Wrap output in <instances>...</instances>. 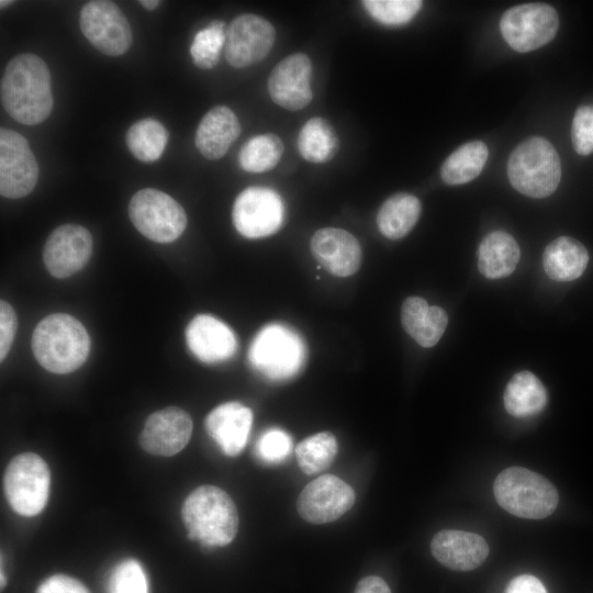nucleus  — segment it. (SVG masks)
<instances>
[{
  "label": "nucleus",
  "instance_id": "bb28decb",
  "mask_svg": "<svg viewBox=\"0 0 593 593\" xmlns=\"http://www.w3.org/2000/svg\"><path fill=\"white\" fill-rule=\"evenodd\" d=\"M504 407L515 417L540 413L547 403V392L541 381L530 371L515 373L506 384Z\"/></svg>",
  "mask_w": 593,
  "mask_h": 593
},
{
  "label": "nucleus",
  "instance_id": "a878e982",
  "mask_svg": "<svg viewBox=\"0 0 593 593\" xmlns=\"http://www.w3.org/2000/svg\"><path fill=\"white\" fill-rule=\"evenodd\" d=\"M421 212L418 198L405 192L395 193L380 206L377 214L378 228L387 238L400 239L412 231Z\"/></svg>",
  "mask_w": 593,
  "mask_h": 593
},
{
  "label": "nucleus",
  "instance_id": "9b49d317",
  "mask_svg": "<svg viewBox=\"0 0 593 593\" xmlns=\"http://www.w3.org/2000/svg\"><path fill=\"white\" fill-rule=\"evenodd\" d=\"M79 24L82 34L101 53L120 56L131 46V25L112 1L96 0L86 3L80 11Z\"/></svg>",
  "mask_w": 593,
  "mask_h": 593
},
{
  "label": "nucleus",
  "instance_id": "6e6552de",
  "mask_svg": "<svg viewBox=\"0 0 593 593\" xmlns=\"http://www.w3.org/2000/svg\"><path fill=\"white\" fill-rule=\"evenodd\" d=\"M128 216L141 234L156 243L174 242L187 226L183 208L167 193L153 188L142 189L132 197Z\"/></svg>",
  "mask_w": 593,
  "mask_h": 593
},
{
  "label": "nucleus",
  "instance_id": "c9c22d12",
  "mask_svg": "<svg viewBox=\"0 0 593 593\" xmlns=\"http://www.w3.org/2000/svg\"><path fill=\"white\" fill-rule=\"evenodd\" d=\"M292 449L290 435L278 427L266 429L256 443V454L266 463H279L288 458Z\"/></svg>",
  "mask_w": 593,
  "mask_h": 593
},
{
  "label": "nucleus",
  "instance_id": "b1692460",
  "mask_svg": "<svg viewBox=\"0 0 593 593\" xmlns=\"http://www.w3.org/2000/svg\"><path fill=\"white\" fill-rule=\"evenodd\" d=\"M589 262L585 247L577 239L560 236L549 243L542 254V265L549 278L572 281L579 278Z\"/></svg>",
  "mask_w": 593,
  "mask_h": 593
},
{
  "label": "nucleus",
  "instance_id": "cd10ccee",
  "mask_svg": "<svg viewBox=\"0 0 593 593\" xmlns=\"http://www.w3.org/2000/svg\"><path fill=\"white\" fill-rule=\"evenodd\" d=\"M296 147L300 155L313 164H325L339 149V138L333 125L324 118H311L301 127Z\"/></svg>",
  "mask_w": 593,
  "mask_h": 593
},
{
  "label": "nucleus",
  "instance_id": "7ed1b4c3",
  "mask_svg": "<svg viewBox=\"0 0 593 593\" xmlns=\"http://www.w3.org/2000/svg\"><path fill=\"white\" fill-rule=\"evenodd\" d=\"M32 350L38 363L53 373H69L87 360L90 337L74 316L51 314L35 327Z\"/></svg>",
  "mask_w": 593,
  "mask_h": 593
},
{
  "label": "nucleus",
  "instance_id": "f3484780",
  "mask_svg": "<svg viewBox=\"0 0 593 593\" xmlns=\"http://www.w3.org/2000/svg\"><path fill=\"white\" fill-rule=\"evenodd\" d=\"M192 419L182 409L169 406L150 414L139 435L142 448L157 456H174L189 443Z\"/></svg>",
  "mask_w": 593,
  "mask_h": 593
},
{
  "label": "nucleus",
  "instance_id": "f03ea898",
  "mask_svg": "<svg viewBox=\"0 0 593 593\" xmlns=\"http://www.w3.org/2000/svg\"><path fill=\"white\" fill-rule=\"evenodd\" d=\"M181 516L189 538L206 547L227 546L238 530L234 501L215 485L194 489L183 502Z\"/></svg>",
  "mask_w": 593,
  "mask_h": 593
},
{
  "label": "nucleus",
  "instance_id": "1a4fd4ad",
  "mask_svg": "<svg viewBox=\"0 0 593 593\" xmlns=\"http://www.w3.org/2000/svg\"><path fill=\"white\" fill-rule=\"evenodd\" d=\"M557 11L546 3L512 7L500 20L501 34L516 52L526 53L549 43L557 34Z\"/></svg>",
  "mask_w": 593,
  "mask_h": 593
},
{
  "label": "nucleus",
  "instance_id": "dca6fc26",
  "mask_svg": "<svg viewBox=\"0 0 593 593\" xmlns=\"http://www.w3.org/2000/svg\"><path fill=\"white\" fill-rule=\"evenodd\" d=\"M312 63L307 55L294 53L280 60L268 78V92L279 107L298 111L310 104Z\"/></svg>",
  "mask_w": 593,
  "mask_h": 593
},
{
  "label": "nucleus",
  "instance_id": "4468645a",
  "mask_svg": "<svg viewBox=\"0 0 593 593\" xmlns=\"http://www.w3.org/2000/svg\"><path fill=\"white\" fill-rule=\"evenodd\" d=\"M356 500L353 488L334 474L311 481L296 500V511L306 522L326 524L338 519Z\"/></svg>",
  "mask_w": 593,
  "mask_h": 593
},
{
  "label": "nucleus",
  "instance_id": "39448f33",
  "mask_svg": "<svg viewBox=\"0 0 593 593\" xmlns=\"http://www.w3.org/2000/svg\"><path fill=\"white\" fill-rule=\"evenodd\" d=\"M306 355V346L300 334L281 323L264 326L248 350L253 368L272 381H284L296 376L305 365Z\"/></svg>",
  "mask_w": 593,
  "mask_h": 593
},
{
  "label": "nucleus",
  "instance_id": "4c0bfd02",
  "mask_svg": "<svg viewBox=\"0 0 593 593\" xmlns=\"http://www.w3.org/2000/svg\"><path fill=\"white\" fill-rule=\"evenodd\" d=\"M18 320L12 306L4 300L0 302V360L2 361L12 345Z\"/></svg>",
  "mask_w": 593,
  "mask_h": 593
},
{
  "label": "nucleus",
  "instance_id": "f8f14e48",
  "mask_svg": "<svg viewBox=\"0 0 593 593\" xmlns=\"http://www.w3.org/2000/svg\"><path fill=\"white\" fill-rule=\"evenodd\" d=\"M38 179V165L24 136L0 130V193L18 199L27 195Z\"/></svg>",
  "mask_w": 593,
  "mask_h": 593
},
{
  "label": "nucleus",
  "instance_id": "423d86ee",
  "mask_svg": "<svg viewBox=\"0 0 593 593\" xmlns=\"http://www.w3.org/2000/svg\"><path fill=\"white\" fill-rule=\"evenodd\" d=\"M511 184L530 198H546L557 189L561 164L556 148L542 137H530L515 147L507 163Z\"/></svg>",
  "mask_w": 593,
  "mask_h": 593
},
{
  "label": "nucleus",
  "instance_id": "20e7f679",
  "mask_svg": "<svg viewBox=\"0 0 593 593\" xmlns=\"http://www.w3.org/2000/svg\"><path fill=\"white\" fill-rule=\"evenodd\" d=\"M493 493L497 504L522 518L540 519L555 512L559 494L541 474L523 467H510L495 478Z\"/></svg>",
  "mask_w": 593,
  "mask_h": 593
},
{
  "label": "nucleus",
  "instance_id": "7c9ffc66",
  "mask_svg": "<svg viewBox=\"0 0 593 593\" xmlns=\"http://www.w3.org/2000/svg\"><path fill=\"white\" fill-rule=\"evenodd\" d=\"M284 145L272 133L256 135L240 148L238 163L247 172H265L275 168L281 159Z\"/></svg>",
  "mask_w": 593,
  "mask_h": 593
},
{
  "label": "nucleus",
  "instance_id": "412c9836",
  "mask_svg": "<svg viewBox=\"0 0 593 593\" xmlns=\"http://www.w3.org/2000/svg\"><path fill=\"white\" fill-rule=\"evenodd\" d=\"M205 429L221 450L235 457L245 448L253 425V412L238 402L222 403L205 417Z\"/></svg>",
  "mask_w": 593,
  "mask_h": 593
},
{
  "label": "nucleus",
  "instance_id": "0eeeda50",
  "mask_svg": "<svg viewBox=\"0 0 593 593\" xmlns=\"http://www.w3.org/2000/svg\"><path fill=\"white\" fill-rule=\"evenodd\" d=\"M51 472L45 460L34 454L15 456L3 479L7 500L14 512L34 516L43 511L49 495Z\"/></svg>",
  "mask_w": 593,
  "mask_h": 593
},
{
  "label": "nucleus",
  "instance_id": "ddd939ff",
  "mask_svg": "<svg viewBox=\"0 0 593 593\" xmlns=\"http://www.w3.org/2000/svg\"><path fill=\"white\" fill-rule=\"evenodd\" d=\"M276 40L273 25L262 16L245 13L236 16L226 30L225 58L235 68L261 61Z\"/></svg>",
  "mask_w": 593,
  "mask_h": 593
},
{
  "label": "nucleus",
  "instance_id": "6ab92c4d",
  "mask_svg": "<svg viewBox=\"0 0 593 593\" xmlns=\"http://www.w3.org/2000/svg\"><path fill=\"white\" fill-rule=\"evenodd\" d=\"M434 558L456 571H471L480 567L489 555L485 539L474 533L443 529L430 541Z\"/></svg>",
  "mask_w": 593,
  "mask_h": 593
},
{
  "label": "nucleus",
  "instance_id": "f257e3e1",
  "mask_svg": "<svg viewBox=\"0 0 593 593\" xmlns=\"http://www.w3.org/2000/svg\"><path fill=\"white\" fill-rule=\"evenodd\" d=\"M1 102L16 122L35 125L52 112L51 75L45 61L34 54H20L7 65L0 85Z\"/></svg>",
  "mask_w": 593,
  "mask_h": 593
},
{
  "label": "nucleus",
  "instance_id": "a211bd4d",
  "mask_svg": "<svg viewBox=\"0 0 593 593\" xmlns=\"http://www.w3.org/2000/svg\"><path fill=\"white\" fill-rule=\"evenodd\" d=\"M310 247L314 258L333 276L348 277L360 267L361 247L356 237L345 230L321 228L313 234Z\"/></svg>",
  "mask_w": 593,
  "mask_h": 593
},
{
  "label": "nucleus",
  "instance_id": "2f4dec72",
  "mask_svg": "<svg viewBox=\"0 0 593 593\" xmlns=\"http://www.w3.org/2000/svg\"><path fill=\"white\" fill-rule=\"evenodd\" d=\"M336 437L331 432H320L306 437L295 447L299 467L305 474L326 470L337 455Z\"/></svg>",
  "mask_w": 593,
  "mask_h": 593
},
{
  "label": "nucleus",
  "instance_id": "aec40b11",
  "mask_svg": "<svg viewBox=\"0 0 593 593\" xmlns=\"http://www.w3.org/2000/svg\"><path fill=\"white\" fill-rule=\"evenodd\" d=\"M186 339L190 351L206 363L227 360L237 349L233 331L222 321L208 314L197 315L188 324Z\"/></svg>",
  "mask_w": 593,
  "mask_h": 593
},
{
  "label": "nucleus",
  "instance_id": "4be33fe9",
  "mask_svg": "<svg viewBox=\"0 0 593 593\" xmlns=\"http://www.w3.org/2000/svg\"><path fill=\"white\" fill-rule=\"evenodd\" d=\"M240 134V123L228 107L216 105L208 111L195 132V146L208 159L223 157Z\"/></svg>",
  "mask_w": 593,
  "mask_h": 593
},
{
  "label": "nucleus",
  "instance_id": "72a5a7b5",
  "mask_svg": "<svg viewBox=\"0 0 593 593\" xmlns=\"http://www.w3.org/2000/svg\"><path fill=\"white\" fill-rule=\"evenodd\" d=\"M362 7L379 23L402 25L410 22L421 10L419 0H363Z\"/></svg>",
  "mask_w": 593,
  "mask_h": 593
},
{
  "label": "nucleus",
  "instance_id": "37998d69",
  "mask_svg": "<svg viewBox=\"0 0 593 593\" xmlns=\"http://www.w3.org/2000/svg\"><path fill=\"white\" fill-rule=\"evenodd\" d=\"M10 3H12V1H4V0H1V1H0V7L3 8V7H5V5L10 4Z\"/></svg>",
  "mask_w": 593,
  "mask_h": 593
},
{
  "label": "nucleus",
  "instance_id": "79ce46f5",
  "mask_svg": "<svg viewBox=\"0 0 593 593\" xmlns=\"http://www.w3.org/2000/svg\"><path fill=\"white\" fill-rule=\"evenodd\" d=\"M139 3L145 9L152 11V10L156 9L160 4V1H158V0H142V1H139Z\"/></svg>",
  "mask_w": 593,
  "mask_h": 593
},
{
  "label": "nucleus",
  "instance_id": "ea45409f",
  "mask_svg": "<svg viewBox=\"0 0 593 593\" xmlns=\"http://www.w3.org/2000/svg\"><path fill=\"white\" fill-rule=\"evenodd\" d=\"M505 593H547V591L538 578L522 574L511 580Z\"/></svg>",
  "mask_w": 593,
  "mask_h": 593
},
{
  "label": "nucleus",
  "instance_id": "5701e85b",
  "mask_svg": "<svg viewBox=\"0 0 593 593\" xmlns=\"http://www.w3.org/2000/svg\"><path fill=\"white\" fill-rule=\"evenodd\" d=\"M404 331L422 347L435 346L443 336L448 316L440 306L432 305L419 296H409L401 307Z\"/></svg>",
  "mask_w": 593,
  "mask_h": 593
},
{
  "label": "nucleus",
  "instance_id": "c756f323",
  "mask_svg": "<svg viewBox=\"0 0 593 593\" xmlns=\"http://www.w3.org/2000/svg\"><path fill=\"white\" fill-rule=\"evenodd\" d=\"M168 132L154 119L135 122L126 133V144L131 153L141 161L157 160L165 150Z\"/></svg>",
  "mask_w": 593,
  "mask_h": 593
},
{
  "label": "nucleus",
  "instance_id": "c85d7f7f",
  "mask_svg": "<svg viewBox=\"0 0 593 593\" xmlns=\"http://www.w3.org/2000/svg\"><path fill=\"white\" fill-rule=\"evenodd\" d=\"M489 150L480 141L466 143L451 153L440 168L447 184H462L477 178L482 171Z\"/></svg>",
  "mask_w": 593,
  "mask_h": 593
},
{
  "label": "nucleus",
  "instance_id": "2eb2a0df",
  "mask_svg": "<svg viewBox=\"0 0 593 593\" xmlns=\"http://www.w3.org/2000/svg\"><path fill=\"white\" fill-rule=\"evenodd\" d=\"M90 232L78 224H64L48 236L43 260L47 271L55 278H68L82 269L92 254Z\"/></svg>",
  "mask_w": 593,
  "mask_h": 593
},
{
  "label": "nucleus",
  "instance_id": "393cba45",
  "mask_svg": "<svg viewBox=\"0 0 593 593\" xmlns=\"http://www.w3.org/2000/svg\"><path fill=\"white\" fill-rule=\"evenodd\" d=\"M521 257L517 242L502 231L488 234L479 246L478 268L488 279H500L511 275Z\"/></svg>",
  "mask_w": 593,
  "mask_h": 593
},
{
  "label": "nucleus",
  "instance_id": "a19ab883",
  "mask_svg": "<svg viewBox=\"0 0 593 593\" xmlns=\"http://www.w3.org/2000/svg\"><path fill=\"white\" fill-rule=\"evenodd\" d=\"M354 593H392L388 583L380 577L368 575L362 578Z\"/></svg>",
  "mask_w": 593,
  "mask_h": 593
},
{
  "label": "nucleus",
  "instance_id": "58836bf2",
  "mask_svg": "<svg viewBox=\"0 0 593 593\" xmlns=\"http://www.w3.org/2000/svg\"><path fill=\"white\" fill-rule=\"evenodd\" d=\"M36 593H90L87 586L78 579L67 574H54L45 579L37 588Z\"/></svg>",
  "mask_w": 593,
  "mask_h": 593
},
{
  "label": "nucleus",
  "instance_id": "9d476101",
  "mask_svg": "<svg viewBox=\"0 0 593 593\" xmlns=\"http://www.w3.org/2000/svg\"><path fill=\"white\" fill-rule=\"evenodd\" d=\"M232 219L235 228L244 237H267L282 226L284 204L275 190L249 187L235 199Z\"/></svg>",
  "mask_w": 593,
  "mask_h": 593
},
{
  "label": "nucleus",
  "instance_id": "e433bc0d",
  "mask_svg": "<svg viewBox=\"0 0 593 593\" xmlns=\"http://www.w3.org/2000/svg\"><path fill=\"white\" fill-rule=\"evenodd\" d=\"M571 139L578 154L590 155L593 152V105H582L575 111Z\"/></svg>",
  "mask_w": 593,
  "mask_h": 593
},
{
  "label": "nucleus",
  "instance_id": "f704fd0d",
  "mask_svg": "<svg viewBox=\"0 0 593 593\" xmlns=\"http://www.w3.org/2000/svg\"><path fill=\"white\" fill-rule=\"evenodd\" d=\"M108 593H148V583L142 564L135 559H124L112 569Z\"/></svg>",
  "mask_w": 593,
  "mask_h": 593
},
{
  "label": "nucleus",
  "instance_id": "473e14b6",
  "mask_svg": "<svg viewBox=\"0 0 593 593\" xmlns=\"http://www.w3.org/2000/svg\"><path fill=\"white\" fill-rule=\"evenodd\" d=\"M225 23L220 20L212 21L194 35L190 55L197 67L211 69L219 63L220 53L225 46Z\"/></svg>",
  "mask_w": 593,
  "mask_h": 593
}]
</instances>
